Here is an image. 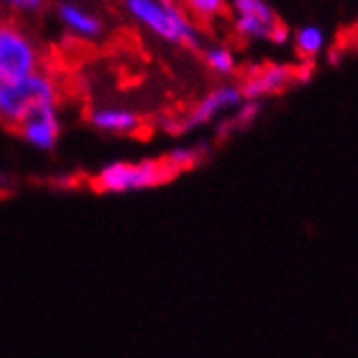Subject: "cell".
<instances>
[{
  "label": "cell",
  "instance_id": "9",
  "mask_svg": "<svg viewBox=\"0 0 358 358\" xmlns=\"http://www.w3.org/2000/svg\"><path fill=\"white\" fill-rule=\"evenodd\" d=\"M92 120L96 126H100V129L122 133V135H141V133L150 131L148 122L143 117L126 113V111H98V113H94Z\"/></svg>",
  "mask_w": 358,
  "mask_h": 358
},
{
  "label": "cell",
  "instance_id": "4",
  "mask_svg": "<svg viewBox=\"0 0 358 358\" xmlns=\"http://www.w3.org/2000/svg\"><path fill=\"white\" fill-rule=\"evenodd\" d=\"M313 70V63L304 61L302 66H276V63H261L250 66L239 72L241 78V96L255 98L263 94H273L289 87L293 80H306Z\"/></svg>",
  "mask_w": 358,
  "mask_h": 358
},
{
  "label": "cell",
  "instance_id": "12",
  "mask_svg": "<svg viewBox=\"0 0 358 358\" xmlns=\"http://www.w3.org/2000/svg\"><path fill=\"white\" fill-rule=\"evenodd\" d=\"M206 63L217 72H230L233 70V57L228 50H213L206 55Z\"/></svg>",
  "mask_w": 358,
  "mask_h": 358
},
{
  "label": "cell",
  "instance_id": "2",
  "mask_svg": "<svg viewBox=\"0 0 358 358\" xmlns=\"http://www.w3.org/2000/svg\"><path fill=\"white\" fill-rule=\"evenodd\" d=\"M41 50L13 15L0 17V83H13L39 72Z\"/></svg>",
  "mask_w": 358,
  "mask_h": 358
},
{
  "label": "cell",
  "instance_id": "7",
  "mask_svg": "<svg viewBox=\"0 0 358 358\" xmlns=\"http://www.w3.org/2000/svg\"><path fill=\"white\" fill-rule=\"evenodd\" d=\"M9 131L27 137L35 145H41V148H50L59 135V126H57L52 107L48 104V107H39L27 113L15 126H11Z\"/></svg>",
  "mask_w": 358,
  "mask_h": 358
},
{
  "label": "cell",
  "instance_id": "1",
  "mask_svg": "<svg viewBox=\"0 0 358 358\" xmlns=\"http://www.w3.org/2000/svg\"><path fill=\"white\" fill-rule=\"evenodd\" d=\"M196 163L194 152H174L161 159H148L139 163H117L90 180L96 192H129V189H141L163 185L176 178L180 172L189 170Z\"/></svg>",
  "mask_w": 358,
  "mask_h": 358
},
{
  "label": "cell",
  "instance_id": "3",
  "mask_svg": "<svg viewBox=\"0 0 358 358\" xmlns=\"http://www.w3.org/2000/svg\"><path fill=\"white\" fill-rule=\"evenodd\" d=\"M57 102L55 87L50 80L41 74L29 76L13 83V85H3V96H0V124L5 129H11L27 113L39 107H52Z\"/></svg>",
  "mask_w": 358,
  "mask_h": 358
},
{
  "label": "cell",
  "instance_id": "8",
  "mask_svg": "<svg viewBox=\"0 0 358 358\" xmlns=\"http://www.w3.org/2000/svg\"><path fill=\"white\" fill-rule=\"evenodd\" d=\"M174 9L208 33H215L220 24L230 22L233 17L224 0H178Z\"/></svg>",
  "mask_w": 358,
  "mask_h": 358
},
{
  "label": "cell",
  "instance_id": "10",
  "mask_svg": "<svg viewBox=\"0 0 358 358\" xmlns=\"http://www.w3.org/2000/svg\"><path fill=\"white\" fill-rule=\"evenodd\" d=\"M61 15L66 20L68 24H72L76 31L85 33V35H98L102 31V24L98 22L96 17L87 15V13H80L74 7H61Z\"/></svg>",
  "mask_w": 358,
  "mask_h": 358
},
{
  "label": "cell",
  "instance_id": "5",
  "mask_svg": "<svg viewBox=\"0 0 358 358\" xmlns=\"http://www.w3.org/2000/svg\"><path fill=\"white\" fill-rule=\"evenodd\" d=\"M126 5L131 7V11L141 20V22L155 29L159 35L180 41V44L187 48H198V41H196L192 29H189L185 17L172 5L161 7V5H155L152 0H126Z\"/></svg>",
  "mask_w": 358,
  "mask_h": 358
},
{
  "label": "cell",
  "instance_id": "14",
  "mask_svg": "<svg viewBox=\"0 0 358 358\" xmlns=\"http://www.w3.org/2000/svg\"><path fill=\"white\" fill-rule=\"evenodd\" d=\"M0 96H3V83H0Z\"/></svg>",
  "mask_w": 358,
  "mask_h": 358
},
{
  "label": "cell",
  "instance_id": "11",
  "mask_svg": "<svg viewBox=\"0 0 358 358\" xmlns=\"http://www.w3.org/2000/svg\"><path fill=\"white\" fill-rule=\"evenodd\" d=\"M322 33L317 31V29H313V27H308V29H302L300 33H298V37H296V50H298V55L306 61V59H310L313 55H317L320 52V48H322Z\"/></svg>",
  "mask_w": 358,
  "mask_h": 358
},
{
  "label": "cell",
  "instance_id": "13",
  "mask_svg": "<svg viewBox=\"0 0 358 358\" xmlns=\"http://www.w3.org/2000/svg\"><path fill=\"white\" fill-rule=\"evenodd\" d=\"M7 3L13 9H29V11H33V9H39L41 5L46 3V0H7Z\"/></svg>",
  "mask_w": 358,
  "mask_h": 358
},
{
  "label": "cell",
  "instance_id": "6",
  "mask_svg": "<svg viewBox=\"0 0 358 358\" xmlns=\"http://www.w3.org/2000/svg\"><path fill=\"white\" fill-rule=\"evenodd\" d=\"M237 9L241 13L239 22L235 24L237 39L241 37H267L271 41H280L287 39L289 31L285 27L282 20L273 13L263 0H237Z\"/></svg>",
  "mask_w": 358,
  "mask_h": 358
}]
</instances>
